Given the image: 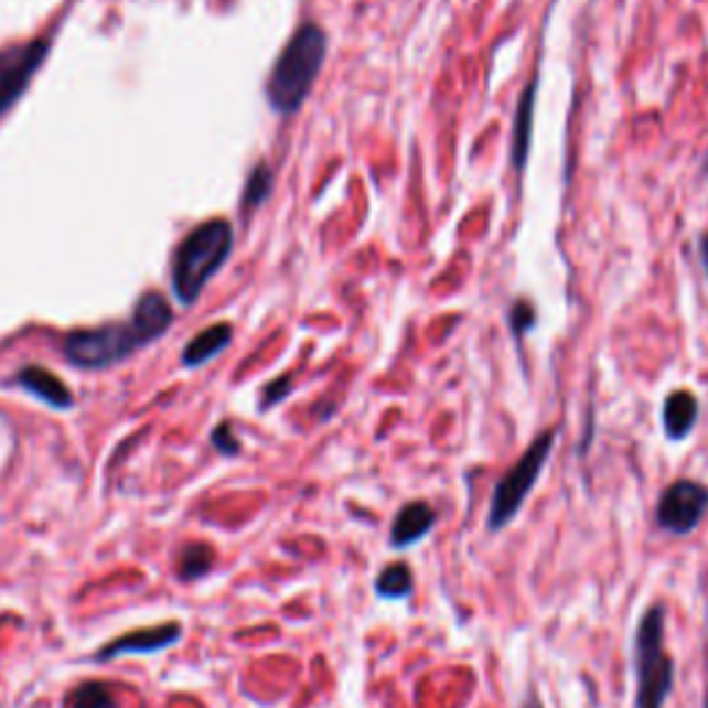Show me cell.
Segmentation results:
<instances>
[{
    "label": "cell",
    "mask_w": 708,
    "mask_h": 708,
    "mask_svg": "<svg viewBox=\"0 0 708 708\" xmlns=\"http://www.w3.org/2000/svg\"><path fill=\"white\" fill-rule=\"evenodd\" d=\"M233 253V227L225 219H211L189 233L172 258V288L181 304H194L211 277L227 264Z\"/></svg>",
    "instance_id": "cell-2"
},
{
    "label": "cell",
    "mask_w": 708,
    "mask_h": 708,
    "mask_svg": "<svg viewBox=\"0 0 708 708\" xmlns=\"http://www.w3.org/2000/svg\"><path fill=\"white\" fill-rule=\"evenodd\" d=\"M326 56V34L315 23L299 25L271 67L266 81V100L277 114L299 111L304 97L313 89Z\"/></svg>",
    "instance_id": "cell-1"
},
{
    "label": "cell",
    "mask_w": 708,
    "mask_h": 708,
    "mask_svg": "<svg viewBox=\"0 0 708 708\" xmlns=\"http://www.w3.org/2000/svg\"><path fill=\"white\" fill-rule=\"evenodd\" d=\"M211 443H214V449L225 457H236L238 451H242V446H238V438L233 435L230 423H219V427L214 429V435H211Z\"/></svg>",
    "instance_id": "cell-20"
},
{
    "label": "cell",
    "mask_w": 708,
    "mask_h": 708,
    "mask_svg": "<svg viewBox=\"0 0 708 708\" xmlns=\"http://www.w3.org/2000/svg\"><path fill=\"white\" fill-rule=\"evenodd\" d=\"M636 708H662L673 689L675 667L664 653V609L651 607L636 631Z\"/></svg>",
    "instance_id": "cell-3"
},
{
    "label": "cell",
    "mask_w": 708,
    "mask_h": 708,
    "mask_svg": "<svg viewBox=\"0 0 708 708\" xmlns=\"http://www.w3.org/2000/svg\"><path fill=\"white\" fill-rule=\"evenodd\" d=\"M537 89H540V78H532L523 89L521 100L515 108V125H512V167L517 174L526 172L528 155H532V133H535V108H537Z\"/></svg>",
    "instance_id": "cell-9"
},
{
    "label": "cell",
    "mask_w": 708,
    "mask_h": 708,
    "mask_svg": "<svg viewBox=\"0 0 708 708\" xmlns=\"http://www.w3.org/2000/svg\"><path fill=\"white\" fill-rule=\"evenodd\" d=\"M554 440H557V432H554V429H548V432H543L540 438L532 440V446L523 451L521 460H517L515 465L504 473V479L495 484V493H493V501H490V515H487V526L493 528V532L504 528L506 523L517 515V509L523 506L526 495L532 493V487H535L537 479H540L548 457H551Z\"/></svg>",
    "instance_id": "cell-4"
},
{
    "label": "cell",
    "mask_w": 708,
    "mask_h": 708,
    "mask_svg": "<svg viewBox=\"0 0 708 708\" xmlns=\"http://www.w3.org/2000/svg\"><path fill=\"white\" fill-rule=\"evenodd\" d=\"M230 337H233L230 324L208 326V330H203L200 335H194L192 341H189V346L183 348V354H181V363L186 368L203 366V363H208L211 357H216L219 352H225L227 343H230Z\"/></svg>",
    "instance_id": "cell-14"
},
{
    "label": "cell",
    "mask_w": 708,
    "mask_h": 708,
    "mask_svg": "<svg viewBox=\"0 0 708 708\" xmlns=\"http://www.w3.org/2000/svg\"><path fill=\"white\" fill-rule=\"evenodd\" d=\"M706 708H708V697H706Z\"/></svg>",
    "instance_id": "cell-25"
},
{
    "label": "cell",
    "mask_w": 708,
    "mask_h": 708,
    "mask_svg": "<svg viewBox=\"0 0 708 708\" xmlns=\"http://www.w3.org/2000/svg\"><path fill=\"white\" fill-rule=\"evenodd\" d=\"M374 590H377L379 598H390V601L407 598L412 592V570L405 562L388 565V568L379 570Z\"/></svg>",
    "instance_id": "cell-16"
},
{
    "label": "cell",
    "mask_w": 708,
    "mask_h": 708,
    "mask_svg": "<svg viewBox=\"0 0 708 708\" xmlns=\"http://www.w3.org/2000/svg\"><path fill=\"white\" fill-rule=\"evenodd\" d=\"M271 186H275V174H271V169L266 167V163H258V167L249 172L247 178V186H244V194H242V211L244 214H249V211L260 208V205L269 200L271 194Z\"/></svg>",
    "instance_id": "cell-17"
},
{
    "label": "cell",
    "mask_w": 708,
    "mask_h": 708,
    "mask_svg": "<svg viewBox=\"0 0 708 708\" xmlns=\"http://www.w3.org/2000/svg\"><path fill=\"white\" fill-rule=\"evenodd\" d=\"M172 315L174 313L169 299H163V293L150 291L139 297V302H136L133 308V315H130V324H133L136 330L141 332V337L150 343L155 341V337H161L163 332L172 326Z\"/></svg>",
    "instance_id": "cell-12"
},
{
    "label": "cell",
    "mask_w": 708,
    "mask_h": 708,
    "mask_svg": "<svg viewBox=\"0 0 708 708\" xmlns=\"http://www.w3.org/2000/svg\"><path fill=\"white\" fill-rule=\"evenodd\" d=\"M288 394H291V377H280V379H275V383L266 385V390H264V401H260V407H264V410H269V407H275L277 401L286 399Z\"/></svg>",
    "instance_id": "cell-21"
},
{
    "label": "cell",
    "mask_w": 708,
    "mask_h": 708,
    "mask_svg": "<svg viewBox=\"0 0 708 708\" xmlns=\"http://www.w3.org/2000/svg\"><path fill=\"white\" fill-rule=\"evenodd\" d=\"M537 326V308L528 299H515L509 308V330L515 335V341L521 343L526 337V332H532Z\"/></svg>",
    "instance_id": "cell-19"
},
{
    "label": "cell",
    "mask_w": 708,
    "mask_h": 708,
    "mask_svg": "<svg viewBox=\"0 0 708 708\" xmlns=\"http://www.w3.org/2000/svg\"><path fill=\"white\" fill-rule=\"evenodd\" d=\"M147 346L133 324H103L95 330H75L64 341V357L78 368H108L128 361L136 348Z\"/></svg>",
    "instance_id": "cell-5"
},
{
    "label": "cell",
    "mask_w": 708,
    "mask_h": 708,
    "mask_svg": "<svg viewBox=\"0 0 708 708\" xmlns=\"http://www.w3.org/2000/svg\"><path fill=\"white\" fill-rule=\"evenodd\" d=\"M697 416H700V401H697V396L691 394V390H673V394L664 399V435H667L669 440H684L686 435L695 429Z\"/></svg>",
    "instance_id": "cell-13"
},
{
    "label": "cell",
    "mask_w": 708,
    "mask_h": 708,
    "mask_svg": "<svg viewBox=\"0 0 708 708\" xmlns=\"http://www.w3.org/2000/svg\"><path fill=\"white\" fill-rule=\"evenodd\" d=\"M708 509V487L691 479L669 484L658 498V526L673 535H689Z\"/></svg>",
    "instance_id": "cell-7"
},
{
    "label": "cell",
    "mask_w": 708,
    "mask_h": 708,
    "mask_svg": "<svg viewBox=\"0 0 708 708\" xmlns=\"http://www.w3.org/2000/svg\"><path fill=\"white\" fill-rule=\"evenodd\" d=\"M67 708H117V697L108 684L89 680V684H81L69 691Z\"/></svg>",
    "instance_id": "cell-18"
},
{
    "label": "cell",
    "mask_w": 708,
    "mask_h": 708,
    "mask_svg": "<svg viewBox=\"0 0 708 708\" xmlns=\"http://www.w3.org/2000/svg\"><path fill=\"white\" fill-rule=\"evenodd\" d=\"M697 247H700L702 269H706V275H708V233H706V236H700V244H697Z\"/></svg>",
    "instance_id": "cell-22"
},
{
    "label": "cell",
    "mask_w": 708,
    "mask_h": 708,
    "mask_svg": "<svg viewBox=\"0 0 708 708\" xmlns=\"http://www.w3.org/2000/svg\"><path fill=\"white\" fill-rule=\"evenodd\" d=\"M47 53H51V40L20 42L0 51V114H7L25 95L34 75L45 64Z\"/></svg>",
    "instance_id": "cell-6"
},
{
    "label": "cell",
    "mask_w": 708,
    "mask_h": 708,
    "mask_svg": "<svg viewBox=\"0 0 708 708\" xmlns=\"http://www.w3.org/2000/svg\"><path fill=\"white\" fill-rule=\"evenodd\" d=\"M214 548L205 546V543H192V546L183 548L181 562H178V576H181L183 581L203 579V576L214 568Z\"/></svg>",
    "instance_id": "cell-15"
},
{
    "label": "cell",
    "mask_w": 708,
    "mask_h": 708,
    "mask_svg": "<svg viewBox=\"0 0 708 708\" xmlns=\"http://www.w3.org/2000/svg\"><path fill=\"white\" fill-rule=\"evenodd\" d=\"M14 383L25 390V394L36 396L45 405L56 407V410H69L75 405L73 394H69L67 385L56 377V374L45 372L42 366H25L23 372L14 377Z\"/></svg>",
    "instance_id": "cell-11"
},
{
    "label": "cell",
    "mask_w": 708,
    "mask_h": 708,
    "mask_svg": "<svg viewBox=\"0 0 708 708\" xmlns=\"http://www.w3.org/2000/svg\"><path fill=\"white\" fill-rule=\"evenodd\" d=\"M183 625L178 623H161L150 625V629L130 631V634L117 636V640L108 642L100 653H97V662H111L117 656H150V653L167 651L174 642H181Z\"/></svg>",
    "instance_id": "cell-8"
},
{
    "label": "cell",
    "mask_w": 708,
    "mask_h": 708,
    "mask_svg": "<svg viewBox=\"0 0 708 708\" xmlns=\"http://www.w3.org/2000/svg\"><path fill=\"white\" fill-rule=\"evenodd\" d=\"M706 172H708V158H706Z\"/></svg>",
    "instance_id": "cell-24"
},
{
    "label": "cell",
    "mask_w": 708,
    "mask_h": 708,
    "mask_svg": "<svg viewBox=\"0 0 708 708\" xmlns=\"http://www.w3.org/2000/svg\"><path fill=\"white\" fill-rule=\"evenodd\" d=\"M526 708H543V706H540V700H537V697H535V695H532V697H528Z\"/></svg>",
    "instance_id": "cell-23"
},
{
    "label": "cell",
    "mask_w": 708,
    "mask_h": 708,
    "mask_svg": "<svg viewBox=\"0 0 708 708\" xmlns=\"http://www.w3.org/2000/svg\"><path fill=\"white\" fill-rule=\"evenodd\" d=\"M435 521H438V517H435V509L427 501L405 504L399 509V515L394 517V526H390V546H394L396 551L416 546L418 540H423V537L432 532Z\"/></svg>",
    "instance_id": "cell-10"
}]
</instances>
